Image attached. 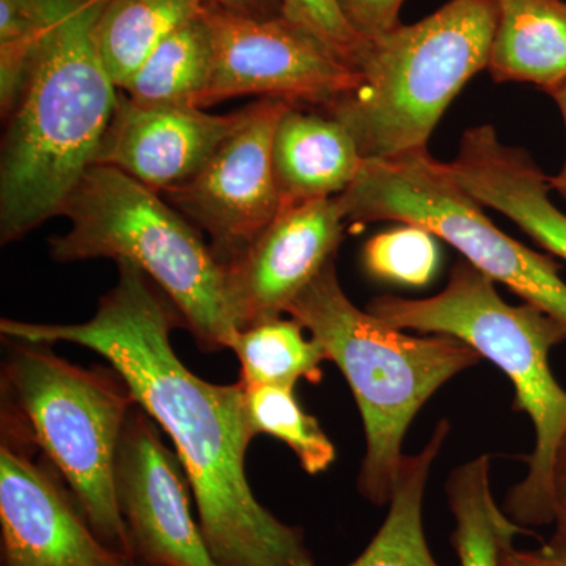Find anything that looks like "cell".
I'll list each match as a JSON object with an SVG mask.
<instances>
[{
    "instance_id": "obj_32",
    "label": "cell",
    "mask_w": 566,
    "mask_h": 566,
    "mask_svg": "<svg viewBox=\"0 0 566 566\" xmlns=\"http://www.w3.org/2000/svg\"><path fill=\"white\" fill-rule=\"evenodd\" d=\"M128 566H161V565L144 564V562L132 560V562H129Z\"/></svg>"
},
{
    "instance_id": "obj_5",
    "label": "cell",
    "mask_w": 566,
    "mask_h": 566,
    "mask_svg": "<svg viewBox=\"0 0 566 566\" xmlns=\"http://www.w3.org/2000/svg\"><path fill=\"white\" fill-rule=\"evenodd\" d=\"M495 0H450L430 17L365 40L356 88L324 107L364 159L424 150L442 115L488 70Z\"/></svg>"
},
{
    "instance_id": "obj_11",
    "label": "cell",
    "mask_w": 566,
    "mask_h": 566,
    "mask_svg": "<svg viewBox=\"0 0 566 566\" xmlns=\"http://www.w3.org/2000/svg\"><path fill=\"white\" fill-rule=\"evenodd\" d=\"M0 566H128L104 545L63 476L0 417Z\"/></svg>"
},
{
    "instance_id": "obj_28",
    "label": "cell",
    "mask_w": 566,
    "mask_h": 566,
    "mask_svg": "<svg viewBox=\"0 0 566 566\" xmlns=\"http://www.w3.org/2000/svg\"><path fill=\"white\" fill-rule=\"evenodd\" d=\"M551 516L556 524L554 542L566 545V436L558 446L551 485Z\"/></svg>"
},
{
    "instance_id": "obj_14",
    "label": "cell",
    "mask_w": 566,
    "mask_h": 566,
    "mask_svg": "<svg viewBox=\"0 0 566 566\" xmlns=\"http://www.w3.org/2000/svg\"><path fill=\"white\" fill-rule=\"evenodd\" d=\"M241 118L243 109L221 115L193 106H142L120 91L95 164L164 193L199 174Z\"/></svg>"
},
{
    "instance_id": "obj_13",
    "label": "cell",
    "mask_w": 566,
    "mask_h": 566,
    "mask_svg": "<svg viewBox=\"0 0 566 566\" xmlns=\"http://www.w3.org/2000/svg\"><path fill=\"white\" fill-rule=\"evenodd\" d=\"M345 218L335 199L282 205L252 244L226 264V300L238 329L286 314L344 240Z\"/></svg>"
},
{
    "instance_id": "obj_17",
    "label": "cell",
    "mask_w": 566,
    "mask_h": 566,
    "mask_svg": "<svg viewBox=\"0 0 566 566\" xmlns=\"http://www.w3.org/2000/svg\"><path fill=\"white\" fill-rule=\"evenodd\" d=\"M497 24L488 71L547 93L566 82L565 0H495Z\"/></svg>"
},
{
    "instance_id": "obj_26",
    "label": "cell",
    "mask_w": 566,
    "mask_h": 566,
    "mask_svg": "<svg viewBox=\"0 0 566 566\" xmlns=\"http://www.w3.org/2000/svg\"><path fill=\"white\" fill-rule=\"evenodd\" d=\"M282 17L311 32L357 70L365 40L349 28L335 0H282Z\"/></svg>"
},
{
    "instance_id": "obj_9",
    "label": "cell",
    "mask_w": 566,
    "mask_h": 566,
    "mask_svg": "<svg viewBox=\"0 0 566 566\" xmlns=\"http://www.w3.org/2000/svg\"><path fill=\"white\" fill-rule=\"evenodd\" d=\"M212 71L200 107L259 95L324 109L359 84L357 70L285 17L260 18L207 0Z\"/></svg>"
},
{
    "instance_id": "obj_6",
    "label": "cell",
    "mask_w": 566,
    "mask_h": 566,
    "mask_svg": "<svg viewBox=\"0 0 566 566\" xmlns=\"http://www.w3.org/2000/svg\"><path fill=\"white\" fill-rule=\"evenodd\" d=\"M62 216L70 229L50 240L55 262L136 264L172 301L203 353L230 349L238 326L227 307L226 266L161 193L122 170L93 164Z\"/></svg>"
},
{
    "instance_id": "obj_18",
    "label": "cell",
    "mask_w": 566,
    "mask_h": 566,
    "mask_svg": "<svg viewBox=\"0 0 566 566\" xmlns=\"http://www.w3.org/2000/svg\"><path fill=\"white\" fill-rule=\"evenodd\" d=\"M207 0H107L93 24V44L118 91L164 39L191 21Z\"/></svg>"
},
{
    "instance_id": "obj_22",
    "label": "cell",
    "mask_w": 566,
    "mask_h": 566,
    "mask_svg": "<svg viewBox=\"0 0 566 566\" xmlns=\"http://www.w3.org/2000/svg\"><path fill=\"white\" fill-rule=\"evenodd\" d=\"M230 349L241 364L245 387H296L300 381L318 385L323 379V363H327L323 346L304 335L296 319L281 316L260 319L238 329Z\"/></svg>"
},
{
    "instance_id": "obj_27",
    "label": "cell",
    "mask_w": 566,
    "mask_h": 566,
    "mask_svg": "<svg viewBox=\"0 0 566 566\" xmlns=\"http://www.w3.org/2000/svg\"><path fill=\"white\" fill-rule=\"evenodd\" d=\"M345 21L360 39L370 40L400 25L405 0H335Z\"/></svg>"
},
{
    "instance_id": "obj_16",
    "label": "cell",
    "mask_w": 566,
    "mask_h": 566,
    "mask_svg": "<svg viewBox=\"0 0 566 566\" xmlns=\"http://www.w3.org/2000/svg\"><path fill=\"white\" fill-rule=\"evenodd\" d=\"M273 161L282 205H293L340 196L356 180L364 158L340 122L293 104L275 129Z\"/></svg>"
},
{
    "instance_id": "obj_23",
    "label": "cell",
    "mask_w": 566,
    "mask_h": 566,
    "mask_svg": "<svg viewBox=\"0 0 566 566\" xmlns=\"http://www.w3.org/2000/svg\"><path fill=\"white\" fill-rule=\"evenodd\" d=\"M244 390L253 434L273 436L289 446L307 474H322L329 469L337 450L318 420L304 411L292 387L244 386Z\"/></svg>"
},
{
    "instance_id": "obj_15",
    "label": "cell",
    "mask_w": 566,
    "mask_h": 566,
    "mask_svg": "<svg viewBox=\"0 0 566 566\" xmlns=\"http://www.w3.org/2000/svg\"><path fill=\"white\" fill-rule=\"evenodd\" d=\"M446 167L475 202L501 212L566 262V214L551 200L547 177L526 150L504 144L494 126H474Z\"/></svg>"
},
{
    "instance_id": "obj_1",
    "label": "cell",
    "mask_w": 566,
    "mask_h": 566,
    "mask_svg": "<svg viewBox=\"0 0 566 566\" xmlns=\"http://www.w3.org/2000/svg\"><path fill=\"white\" fill-rule=\"evenodd\" d=\"M115 263L117 283L88 322L2 318L0 334L11 340L84 346L123 376L136 403L174 442L205 542L219 566H315L304 532L264 509L249 485L245 455L255 434L244 386L212 385L193 375L170 340L175 329H186L178 308L139 266Z\"/></svg>"
},
{
    "instance_id": "obj_2",
    "label": "cell",
    "mask_w": 566,
    "mask_h": 566,
    "mask_svg": "<svg viewBox=\"0 0 566 566\" xmlns=\"http://www.w3.org/2000/svg\"><path fill=\"white\" fill-rule=\"evenodd\" d=\"M106 2L93 0L52 25L29 57L24 88L3 118L2 244L62 216L96 161L120 98L93 44V24Z\"/></svg>"
},
{
    "instance_id": "obj_29",
    "label": "cell",
    "mask_w": 566,
    "mask_h": 566,
    "mask_svg": "<svg viewBox=\"0 0 566 566\" xmlns=\"http://www.w3.org/2000/svg\"><path fill=\"white\" fill-rule=\"evenodd\" d=\"M501 566H566V545L554 539L535 551H520L510 545L502 553Z\"/></svg>"
},
{
    "instance_id": "obj_19",
    "label": "cell",
    "mask_w": 566,
    "mask_h": 566,
    "mask_svg": "<svg viewBox=\"0 0 566 566\" xmlns=\"http://www.w3.org/2000/svg\"><path fill=\"white\" fill-rule=\"evenodd\" d=\"M449 433V420H441L419 453L403 457L386 521L349 566H439L424 536L423 499L431 468Z\"/></svg>"
},
{
    "instance_id": "obj_4",
    "label": "cell",
    "mask_w": 566,
    "mask_h": 566,
    "mask_svg": "<svg viewBox=\"0 0 566 566\" xmlns=\"http://www.w3.org/2000/svg\"><path fill=\"white\" fill-rule=\"evenodd\" d=\"M367 311L401 331L455 337L504 371L515 387L513 408L528 416L535 430L527 474L506 494L504 512L521 527L553 523L551 485L566 436V390L549 356L566 342L565 327L535 305L505 303L495 282L465 260L452 268L441 293L423 300L386 294Z\"/></svg>"
},
{
    "instance_id": "obj_8",
    "label": "cell",
    "mask_w": 566,
    "mask_h": 566,
    "mask_svg": "<svg viewBox=\"0 0 566 566\" xmlns=\"http://www.w3.org/2000/svg\"><path fill=\"white\" fill-rule=\"evenodd\" d=\"M346 223L398 222L422 227L453 245L465 262L502 283L566 329V283L551 256L502 232L424 150L364 159L353 185L335 197Z\"/></svg>"
},
{
    "instance_id": "obj_25",
    "label": "cell",
    "mask_w": 566,
    "mask_h": 566,
    "mask_svg": "<svg viewBox=\"0 0 566 566\" xmlns=\"http://www.w3.org/2000/svg\"><path fill=\"white\" fill-rule=\"evenodd\" d=\"M438 237L412 223L371 237L364 245V270L374 279L397 285L424 286L439 268Z\"/></svg>"
},
{
    "instance_id": "obj_10",
    "label": "cell",
    "mask_w": 566,
    "mask_h": 566,
    "mask_svg": "<svg viewBox=\"0 0 566 566\" xmlns=\"http://www.w3.org/2000/svg\"><path fill=\"white\" fill-rule=\"evenodd\" d=\"M292 106L277 98L249 104L240 125L199 174L161 193L208 238L223 266L238 259L281 211L273 144L279 122Z\"/></svg>"
},
{
    "instance_id": "obj_3",
    "label": "cell",
    "mask_w": 566,
    "mask_h": 566,
    "mask_svg": "<svg viewBox=\"0 0 566 566\" xmlns=\"http://www.w3.org/2000/svg\"><path fill=\"white\" fill-rule=\"evenodd\" d=\"M286 314L303 324L344 374L367 439L357 490L376 506L389 504L405 434L417 412L483 357L450 335L415 337L360 311L342 289L335 260L297 294Z\"/></svg>"
},
{
    "instance_id": "obj_30",
    "label": "cell",
    "mask_w": 566,
    "mask_h": 566,
    "mask_svg": "<svg viewBox=\"0 0 566 566\" xmlns=\"http://www.w3.org/2000/svg\"><path fill=\"white\" fill-rule=\"evenodd\" d=\"M226 9L252 14V17L273 18L282 14V0H210Z\"/></svg>"
},
{
    "instance_id": "obj_7",
    "label": "cell",
    "mask_w": 566,
    "mask_h": 566,
    "mask_svg": "<svg viewBox=\"0 0 566 566\" xmlns=\"http://www.w3.org/2000/svg\"><path fill=\"white\" fill-rule=\"evenodd\" d=\"M3 342L2 417L57 469L104 545L132 558L115 495L118 444L136 405L132 389L112 365L84 368L51 344Z\"/></svg>"
},
{
    "instance_id": "obj_24",
    "label": "cell",
    "mask_w": 566,
    "mask_h": 566,
    "mask_svg": "<svg viewBox=\"0 0 566 566\" xmlns=\"http://www.w3.org/2000/svg\"><path fill=\"white\" fill-rule=\"evenodd\" d=\"M93 0H0V111L20 98L33 48L52 25Z\"/></svg>"
},
{
    "instance_id": "obj_21",
    "label": "cell",
    "mask_w": 566,
    "mask_h": 566,
    "mask_svg": "<svg viewBox=\"0 0 566 566\" xmlns=\"http://www.w3.org/2000/svg\"><path fill=\"white\" fill-rule=\"evenodd\" d=\"M491 460L468 461L447 480V499L455 517L452 545L460 566H501L502 553L516 535L528 534L506 516L491 493Z\"/></svg>"
},
{
    "instance_id": "obj_31",
    "label": "cell",
    "mask_w": 566,
    "mask_h": 566,
    "mask_svg": "<svg viewBox=\"0 0 566 566\" xmlns=\"http://www.w3.org/2000/svg\"><path fill=\"white\" fill-rule=\"evenodd\" d=\"M549 95L553 96L554 102L557 103L558 109H560L566 129V82L562 84L560 87H557L556 91L551 92ZM547 185H549L551 191L557 192L558 196L564 197L566 200V159L560 172L554 175V177H547Z\"/></svg>"
},
{
    "instance_id": "obj_12",
    "label": "cell",
    "mask_w": 566,
    "mask_h": 566,
    "mask_svg": "<svg viewBox=\"0 0 566 566\" xmlns=\"http://www.w3.org/2000/svg\"><path fill=\"white\" fill-rule=\"evenodd\" d=\"M189 480L158 423L134 405L115 461V495L133 560L161 566H219L193 521Z\"/></svg>"
},
{
    "instance_id": "obj_20",
    "label": "cell",
    "mask_w": 566,
    "mask_h": 566,
    "mask_svg": "<svg viewBox=\"0 0 566 566\" xmlns=\"http://www.w3.org/2000/svg\"><path fill=\"white\" fill-rule=\"evenodd\" d=\"M211 71V36L200 11L159 43L122 92L142 106L200 107Z\"/></svg>"
}]
</instances>
